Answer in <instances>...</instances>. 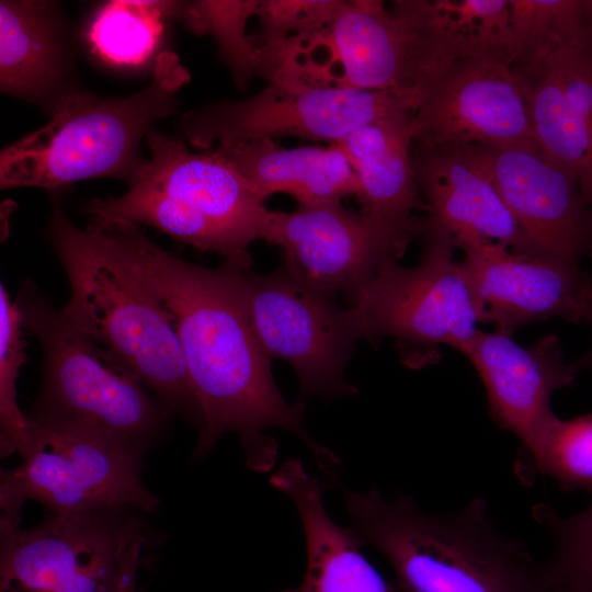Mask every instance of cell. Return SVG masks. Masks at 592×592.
I'll list each match as a JSON object with an SVG mask.
<instances>
[{
    "instance_id": "cell-18",
    "label": "cell",
    "mask_w": 592,
    "mask_h": 592,
    "mask_svg": "<svg viewBox=\"0 0 592 592\" xmlns=\"http://www.w3.org/2000/svg\"><path fill=\"white\" fill-rule=\"evenodd\" d=\"M412 159L429 216L443 224L455 239L479 236L517 253L554 257L543 252L523 231L474 145L413 143Z\"/></svg>"
},
{
    "instance_id": "cell-23",
    "label": "cell",
    "mask_w": 592,
    "mask_h": 592,
    "mask_svg": "<svg viewBox=\"0 0 592 592\" xmlns=\"http://www.w3.org/2000/svg\"><path fill=\"white\" fill-rule=\"evenodd\" d=\"M156 14L180 22L196 35H207L217 46L220 61L236 87L246 90L261 67L260 49L247 33L261 0L138 1Z\"/></svg>"
},
{
    "instance_id": "cell-29",
    "label": "cell",
    "mask_w": 592,
    "mask_h": 592,
    "mask_svg": "<svg viewBox=\"0 0 592 592\" xmlns=\"http://www.w3.org/2000/svg\"><path fill=\"white\" fill-rule=\"evenodd\" d=\"M152 11L137 1H112L98 13L91 39L98 52L116 64H137L152 50L157 27Z\"/></svg>"
},
{
    "instance_id": "cell-19",
    "label": "cell",
    "mask_w": 592,
    "mask_h": 592,
    "mask_svg": "<svg viewBox=\"0 0 592 592\" xmlns=\"http://www.w3.org/2000/svg\"><path fill=\"white\" fill-rule=\"evenodd\" d=\"M82 88L71 30L56 1H0V91L49 115Z\"/></svg>"
},
{
    "instance_id": "cell-27",
    "label": "cell",
    "mask_w": 592,
    "mask_h": 592,
    "mask_svg": "<svg viewBox=\"0 0 592 592\" xmlns=\"http://www.w3.org/2000/svg\"><path fill=\"white\" fill-rule=\"evenodd\" d=\"M532 515L551 539L553 551L546 561L555 592H592V503L571 516L538 503Z\"/></svg>"
},
{
    "instance_id": "cell-4",
    "label": "cell",
    "mask_w": 592,
    "mask_h": 592,
    "mask_svg": "<svg viewBox=\"0 0 592 592\" xmlns=\"http://www.w3.org/2000/svg\"><path fill=\"white\" fill-rule=\"evenodd\" d=\"M190 79L179 56L164 50L156 58L150 82L135 93L101 96L81 89L47 124L1 150V190L53 193L95 178L132 185L147 162L143 143L159 119L177 112L179 91Z\"/></svg>"
},
{
    "instance_id": "cell-22",
    "label": "cell",
    "mask_w": 592,
    "mask_h": 592,
    "mask_svg": "<svg viewBox=\"0 0 592 592\" xmlns=\"http://www.w3.org/2000/svg\"><path fill=\"white\" fill-rule=\"evenodd\" d=\"M414 113L390 116L349 133L339 145L358 180L361 210L389 218L428 212L412 159Z\"/></svg>"
},
{
    "instance_id": "cell-16",
    "label": "cell",
    "mask_w": 592,
    "mask_h": 592,
    "mask_svg": "<svg viewBox=\"0 0 592 592\" xmlns=\"http://www.w3.org/2000/svg\"><path fill=\"white\" fill-rule=\"evenodd\" d=\"M463 355L485 385L493 421L521 441L523 453L515 465L521 478L560 420L551 397L574 382L580 365L566 361L554 334L525 348L512 335L478 330Z\"/></svg>"
},
{
    "instance_id": "cell-28",
    "label": "cell",
    "mask_w": 592,
    "mask_h": 592,
    "mask_svg": "<svg viewBox=\"0 0 592 592\" xmlns=\"http://www.w3.org/2000/svg\"><path fill=\"white\" fill-rule=\"evenodd\" d=\"M553 478L562 490L592 492V413L559 420L540 455L520 478Z\"/></svg>"
},
{
    "instance_id": "cell-21",
    "label": "cell",
    "mask_w": 592,
    "mask_h": 592,
    "mask_svg": "<svg viewBox=\"0 0 592 592\" xmlns=\"http://www.w3.org/2000/svg\"><path fill=\"white\" fill-rule=\"evenodd\" d=\"M216 150L263 203L275 193L307 206L338 203L360 192L356 173L337 144L286 148L274 139L259 138Z\"/></svg>"
},
{
    "instance_id": "cell-11",
    "label": "cell",
    "mask_w": 592,
    "mask_h": 592,
    "mask_svg": "<svg viewBox=\"0 0 592 592\" xmlns=\"http://www.w3.org/2000/svg\"><path fill=\"white\" fill-rule=\"evenodd\" d=\"M243 291L257 339L271 358L296 372L301 397L354 396L344 369L361 339L351 309L335 294L282 264L270 274L243 271Z\"/></svg>"
},
{
    "instance_id": "cell-34",
    "label": "cell",
    "mask_w": 592,
    "mask_h": 592,
    "mask_svg": "<svg viewBox=\"0 0 592 592\" xmlns=\"http://www.w3.org/2000/svg\"><path fill=\"white\" fill-rule=\"evenodd\" d=\"M587 7H588L590 19L592 21V0H587Z\"/></svg>"
},
{
    "instance_id": "cell-7",
    "label": "cell",
    "mask_w": 592,
    "mask_h": 592,
    "mask_svg": "<svg viewBox=\"0 0 592 592\" xmlns=\"http://www.w3.org/2000/svg\"><path fill=\"white\" fill-rule=\"evenodd\" d=\"M462 35L436 0L345 1L322 31L298 43L289 68L301 86L419 94Z\"/></svg>"
},
{
    "instance_id": "cell-2",
    "label": "cell",
    "mask_w": 592,
    "mask_h": 592,
    "mask_svg": "<svg viewBox=\"0 0 592 592\" xmlns=\"http://www.w3.org/2000/svg\"><path fill=\"white\" fill-rule=\"evenodd\" d=\"M46 234L70 287L64 318L138 377L171 414L201 431L203 413L174 329L124 248L98 221L84 229L73 224L57 192Z\"/></svg>"
},
{
    "instance_id": "cell-25",
    "label": "cell",
    "mask_w": 592,
    "mask_h": 592,
    "mask_svg": "<svg viewBox=\"0 0 592 592\" xmlns=\"http://www.w3.org/2000/svg\"><path fill=\"white\" fill-rule=\"evenodd\" d=\"M512 68L542 61L561 47L592 45L587 0H510Z\"/></svg>"
},
{
    "instance_id": "cell-35",
    "label": "cell",
    "mask_w": 592,
    "mask_h": 592,
    "mask_svg": "<svg viewBox=\"0 0 592 592\" xmlns=\"http://www.w3.org/2000/svg\"><path fill=\"white\" fill-rule=\"evenodd\" d=\"M558 592H567V591H558Z\"/></svg>"
},
{
    "instance_id": "cell-13",
    "label": "cell",
    "mask_w": 592,
    "mask_h": 592,
    "mask_svg": "<svg viewBox=\"0 0 592 592\" xmlns=\"http://www.w3.org/2000/svg\"><path fill=\"white\" fill-rule=\"evenodd\" d=\"M414 143L537 146L506 49L464 36L420 92Z\"/></svg>"
},
{
    "instance_id": "cell-33",
    "label": "cell",
    "mask_w": 592,
    "mask_h": 592,
    "mask_svg": "<svg viewBox=\"0 0 592 592\" xmlns=\"http://www.w3.org/2000/svg\"><path fill=\"white\" fill-rule=\"evenodd\" d=\"M591 327H592V312L590 314L588 320H587ZM581 366H588L592 368V349L588 352L585 356L582 357V360L578 363Z\"/></svg>"
},
{
    "instance_id": "cell-12",
    "label": "cell",
    "mask_w": 592,
    "mask_h": 592,
    "mask_svg": "<svg viewBox=\"0 0 592 592\" xmlns=\"http://www.w3.org/2000/svg\"><path fill=\"white\" fill-rule=\"evenodd\" d=\"M415 92L273 83L239 101H220L183 113L179 127L200 149L259 138L297 137L338 143L352 130L415 112Z\"/></svg>"
},
{
    "instance_id": "cell-17",
    "label": "cell",
    "mask_w": 592,
    "mask_h": 592,
    "mask_svg": "<svg viewBox=\"0 0 592 592\" xmlns=\"http://www.w3.org/2000/svg\"><path fill=\"white\" fill-rule=\"evenodd\" d=\"M474 146L535 246L579 263L592 259V203L572 173L537 146Z\"/></svg>"
},
{
    "instance_id": "cell-14",
    "label": "cell",
    "mask_w": 592,
    "mask_h": 592,
    "mask_svg": "<svg viewBox=\"0 0 592 592\" xmlns=\"http://www.w3.org/2000/svg\"><path fill=\"white\" fill-rule=\"evenodd\" d=\"M425 223L353 212L341 202L297 206L272 212L265 241L282 249L289 270L348 299L386 264L399 262Z\"/></svg>"
},
{
    "instance_id": "cell-26",
    "label": "cell",
    "mask_w": 592,
    "mask_h": 592,
    "mask_svg": "<svg viewBox=\"0 0 592 592\" xmlns=\"http://www.w3.org/2000/svg\"><path fill=\"white\" fill-rule=\"evenodd\" d=\"M25 327L16 300L0 286V424L1 455L18 453L22 458L30 446V423L20 410L16 383L25 361Z\"/></svg>"
},
{
    "instance_id": "cell-5",
    "label": "cell",
    "mask_w": 592,
    "mask_h": 592,
    "mask_svg": "<svg viewBox=\"0 0 592 592\" xmlns=\"http://www.w3.org/2000/svg\"><path fill=\"white\" fill-rule=\"evenodd\" d=\"M147 162L119 196L92 198L91 218L146 225L226 263L250 269V246L265 240L272 210L215 149L193 152L175 137L152 129Z\"/></svg>"
},
{
    "instance_id": "cell-31",
    "label": "cell",
    "mask_w": 592,
    "mask_h": 592,
    "mask_svg": "<svg viewBox=\"0 0 592 592\" xmlns=\"http://www.w3.org/2000/svg\"><path fill=\"white\" fill-rule=\"evenodd\" d=\"M545 58L557 75L592 166V45L561 47Z\"/></svg>"
},
{
    "instance_id": "cell-30",
    "label": "cell",
    "mask_w": 592,
    "mask_h": 592,
    "mask_svg": "<svg viewBox=\"0 0 592 592\" xmlns=\"http://www.w3.org/2000/svg\"><path fill=\"white\" fill-rule=\"evenodd\" d=\"M342 3L343 0H261L255 16L259 26L252 34L260 55L305 41L325 30Z\"/></svg>"
},
{
    "instance_id": "cell-32",
    "label": "cell",
    "mask_w": 592,
    "mask_h": 592,
    "mask_svg": "<svg viewBox=\"0 0 592 592\" xmlns=\"http://www.w3.org/2000/svg\"><path fill=\"white\" fill-rule=\"evenodd\" d=\"M436 2L462 35L504 48L510 54V0Z\"/></svg>"
},
{
    "instance_id": "cell-3",
    "label": "cell",
    "mask_w": 592,
    "mask_h": 592,
    "mask_svg": "<svg viewBox=\"0 0 592 592\" xmlns=\"http://www.w3.org/2000/svg\"><path fill=\"white\" fill-rule=\"evenodd\" d=\"M352 527L391 566L399 592H555L547 561L502 533L483 498L451 513L408 494L343 489Z\"/></svg>"
},
{
    "instance_id": "cell-20",
    "label": "cell",
    "mask_w": 592,
    "mask_h": 592,
    "mask_svg": "<svg viewBox=\"0 0 592 592\" xmlns=\"http://www.w3.org/2000/svg\"><path fill=\"white\" fill-rule=\"evenodd\" d=\"M270 483L294 503L307 550L303 581L282 592H399L368 561L353 527H342L329 515L321 482L301 462H285L271 475Z\"/></svg>"
},
{
    "instance_id": "cell-8",
    "label": "cell",
    "mask_w": 592,
    "mask_h": 592,
    "mask_svg": "<svg viewBox=\"0 0 592 592\" xmlns=\"http://www.w3.org/2000/svg\"><path fill=\"white\" fill-rule=\"evenodd\" d=\"M420 236L423 252L417 265L390 262L345 299L361 339L373 344L395 339L410 367L435 361L441 345L463 354L480 322L460 261L455 259L454 236L430 216Z\"/></svg>"
},
{
    "instance_id": "cell-1",
    "label": "cell",
    "mask_w": 592,
    "mask_h": 592,
    "mask_svg": "<svg viewBox=\"0 0 592 592\" xmlns=\"http://www.w3.org/2000/svg\"><path fill=\"white\" fill-rule=\"evenodd\" d=\"M95 221L124 248L174 329L204 419L194 457L207 456L224 433L235 432L247 465L270 471L278 446L264 431L281 428L307 445L320 469L334 474L339 458L306 431L303 401L287 402L274 382L271 358L257 339L246 305L247 269L226 262L219 267L196 265L160 248L136 224Z\"/></svg>"
},
{
    "instance_id": "cell-9",
    "label": "cell",
    "mask_w": 592,
    "mask_h": 592,
    "mask_svg": "<svg viewBox=\"0 0 592 592\" xmlns=\"http://www.w3.org/2000/svg\"><path fill=\"white\" fill-rule=\"evenodd\" d=\"M110 508L0 527V592H137L145 526Z\"/></svg>"
},
{
    "instance_id": "cell-24",
    "label": "cell",
    "mask_w": 592,
    "mask_h": 592,
    "mask_svg": "<svg viewBox=\"0 0 592 592\" xmlns=\"http://www.w3.org/2000/svg\"><path fill=\"white\" fill-rule=\"evenodd\" d=\"M513 70L524 89L538 147L578 179L592 203V166L587 146L571 117L555 70L547 58Z\"/></svg>"
},
{
    "instance_id": "cell-6",
    "label": "cell",
    "mask_w": 592,
    "mask_h": 592,
    "mask_svg": "<svg viewBox=\"0 0 592 592\" xmlns=\"http://www.w3.org/2000/svg\"><path fill=\"white\" fill-rule=\"evenodd\" d=\"M15 300L25 330L41 343L42 384L30 423L92 435L141 456L171 413L110 353L76 330L31 282Z\"/></svg>"
},
{
    "instance_id": "cell-10",
    "label": "cell",
    "mask_w": 592,
    "mask_h": 592,
    "mask_svg": "<svg viewBox=\"0 0 592 592\" xmlns=\"http://www.w3.org/2000/svg\"><path fill=\"white\" fill-rule=\"evenodd\" d=\"M141 457L92 435L30 423L22 463L0 474V527L20 525L27 500L53 515L110 508L155 513L159 499L143 482Z\"/></svg>"
},
{
    "instance_id": "cell-15",
    "label": "cell",
    "mask_w": 592,
    "mask_h": 592,
    "mask_svg": "<svg viewBox=\"0 0 592 592\" xmlns=\"http://www.w3.org/2000/svg\"><path fill=\"white\" fill-rule=\"evenodd\" d=\"M479 321L512 335L530 323L561 318L587 321L592 312V273L579 262L517 253L479 236L455 239Z\"/></svg>"
}]
</instances>
